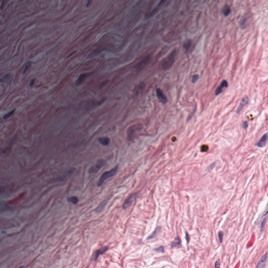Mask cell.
<instances>
[{
	"label": "cell",
	"mask_w": 268,
	"mask_h": 268,
	"mask_svg": "<svg viewBox=\"0 0 268 268\" xmlns=\"http://www.w3.org/2000/svg\"><path fill=\"white\" fill-rule=\"evenodd\" d=\"M267 253H266L264 256H263L261 260L259 261V262L257 265V267H264L265 266V263L267 261Z\"/></svg>",
	"instance_id": "obj_10"
},
{
	"label": "cell",
	"mask_w": 268,
	"mask_h": 268,
	"mask_svg": "<svg viewBox=\"0 0 268 268\" xmlns=\"http://www.w3.org/2000/svg\"><path fill=\"white\" fill-rule=\"evenodd\" d=\"M35 79H33L31 80L30 81V86H32L34 83H35Z\"/></svg>",
	"instance_id": "obj_30"
},
{
	"label": "cell",
	"mask_w": 268,
	"mask_h": 268,
	"mask_svg": "<svg viewBox=\"0 0 268 268\" xmlns=\"http://www.w3.org/2000/svg\"><path fill=\"white\" fill-rule=\"evenodd\" d=\"M222 12L223 14H224L225 16H227L229 14H230V13L231 12V8H230V7H229V6L226 5L224 6V7L223 8V9L222 10Z\"/></svg>",
	"instance_id": "obj_14"
},
{
	"label": "cell",
	"mask_w": 268,
	"mask_h": 268,
	"mask_svg": "<svg viewBox=\"0 0 268 268\" xmlns=\"http://www.w3.org/2000/svg\"><path fill=\"white\" fill-rule=\"evenodd\" d=\"M99 142L102 145L108 146L110 143V140L108 137H101L99 139Z\"/></svg>",
	"instance_id": "obj_12"
},
{
	"label": "cell",
	"mask_w": 268,
	"mask_h": 268,
	"mask_svg": "<svg viewBox=\"0 0 268 268\" xmlns=\"http://www.w3.org/2000/svg\"><path fill=\"white\" fill-rule=\"evenodd\" d=\"M218 266H219V263L218 261H217V262L215 263V267H218Z\"/></svg>",
	"instance_id": "obj_31"
},
{
	"label": "cell",
	"mask_w": 268,
	"mask_h": 268,
	"mask_svg": "<svg viewBox=\"0 0 268 268\" xmlns=\"http://www.w3.org/2000/svg\"><path fill=\"white\" fill-rule=\"evenodd\" d=\"M118 168V165L117 164L115 165V166L111 170L105 172L104 173L102 174L99 178L98 182L97 183V186L99 187L102 186V185L103 184V183L104 182L105 180L108 179V178H110L113 177L117 172Z\"/></svg>",
	"instance_id": "obj_1"
},
{
	"label": "cell",
	"mask_w": 268,
	"mask_h": 268,
	"mask_svg": "<svg viewBox=\"0 0 268 268\" xmlns=\"http://www.w3.org/2000/svg\"><path fill=\"white\" fill-rule=\"evenodd\" d=\"M249 101V99H248V97L247 96H246V95H245V96H244L243 98H242L240 103L238 107V108L237 110V113H239L241 110L243 108V107L248 103V102Z\"/></svg>",
	"instance_id": "obj_8"
},
{
	"label": "cell",
	"mask_w": 268,
	"mask_h": 268,
	"mask_svg": "<svg viewBox=\"0 0 268 268\" xmlns=\"http://www.w3.org/2000/svg\"><path fill=\"white\" fill-rule=\"evenodd\" d=\"M186 240L187 241L188 243H189V240H190V237H189V236L188 233H186Z\"/></svg>",
	"instance_id": "obj_29"
},
{
	"label": "cell",
	"mask_w": 268,
	"mask_h": 268,
	"mask_svg": "<svg viewBox=\"0 0 268 268\" xmlns=\"http://www.w3.org/2000/svg\"><path fill=\"white\" fill-rule=\"evenodd\" d=\"M108 248L107 247H103L95 251V252L93 253V256H92V260L96 261L98 259V258L99 257V256L102 254H104L108 250Z\"/></svg>",
	"instance_id": "obj_5"
},
{
	"label": "cell",
	"mask_w": 268,
	"mask_h": 268,
	"mask_svg": "<svg viewBox=\"0 0 268 268\" xmlns=\"http://www.w3.org/2000/svg\"><path fill=\"white\" fill-rule=\"evenodd\" d=\"M156 94H157V98H158L159 100L161 102V103L163 104L167 103V97L165 96L164 93H163L162 91L161 90L160 88H158L156 89Z\"/></svg>",
	"instance_id": "obj_6"
},
{
	"label": "cell",
	"mask_w": 268,
	"mask_h": 268,
	"mask_svg": "<svg viewBox=\"0 0 268 268\" xmlns=\"http://www.w3.org/2000/svg\"><path fill=\"white\" fill-rule=\"evenodd\" d=\"M92 2H93V0H87V3H86V8H88V7H89V6H90L91 4L92 3Z\"/></svg>",
	"instance_id": "obj_26"
},
{
	"label": "cell",
	"mask_w": 268,
	"mask_h": 268,
	"mask_svg": "<svg viewBox=\"0 0 268 268\" xmlns=\"http://www.w3.org/2000/svg\"><path fill=\"white\" fill-rule=\"evenodd\" d=\"M247 18L245 17L244 16H242L241 20H240V26L243 28L245 27V26H246V23H247Z\"/></svg>",
	"instance_id": "obj_17"
},
{
	"label": "cell",
	"mask_w": 268,
	"mask_h": 268,
	"mask_svg": "<svg viewBox=\"0 0 268 268\" xmlns=\"http://www.w3.org/2000/svg\"><path fill=\"white\" fill-rule=\"evenodd\" d=\"M218 238L220 241V242H222V238H223V233L222 232H219L218 233Z\"/></svg>",
	"instance_id": "obj_25"
},
{
	"label": "cell",
	"mask_w": 268,
	"mask_h": 268,
	"mask_svg": "<svg viewBox=\"0 0 268 268\" xmlns=\"http://www.w3.org/2000/svg\"><path fill=\"white\" fill-rule=\"evenodd\" d=\"M266 218L264 219V220L263 221V222H262V224H261V231H262V230H263V227H264V224H265V221H266Z\"/></svg>",
	"instance_id": "obj_28"
},
{
	"label": "cell",
	"mask_w": 268,
	"mask_h": 268,
	"mask_svg": "<svg viewBox=\"0 0 268 268\" xmlns=\"http://www.w3.org/2000/svg\"><path fill=\"white\" fill-rule=\"evenodd\" d=\"M10 78H11V74H6L1 79V81L2 82H5L6 81H8L10 79Z\"/></svg>",
	"instance_id": "obj_19"
},
{
	"label": "cell",
	"mask_w": 268,
	"mask_h": 268,
	"mask_svg": "<svg viewBox=\"0 0 268 268\" xmlns=\"http://www.w3.org/2000/svg\"><path fill=\"white\" fill-rule=\"evenodd\" d=\"M191 40H188L186 42V43H185L183 44V47H184V48L185 49L187 50L190 48V47L191 46Z\"/></svg>",
	"instance_id": "obj_20"
},
{
	"label": "cell",
	"mask_w": 268,
	"mask_h": 268,
	"mask_svg": "<svg viewBox=\"0 0 268 268\" xmlns=\"http://www.w3.org/2000/svg\"><path fill=\"white\" fill-rule=\"evenodd\" d=\"M136 193H133L129 195L127 198L125 200L123 204V208L124 209H126L131 205L133 202L135 200L136 197Z\"/></svg>",
	"instance_id": "obj_4"
},
{
	"label": "cell",
	"mask_w": 268,
	"mask_h": 268,
	"mask_svg": "<svg viewBox=\"0 0 268 268\" xmlns=\"http://www.w3.org/2000/svg\"><path fill=\"white\" fill-rule=\"evenodd\" d=\"M181 246V240L179 238L177 237L175 238V239L173 241H172V244H171V247L172 248L180 247Z\"/></svg>",
	"instance_id": "obj_13"
},
{
	"label": "cell",
	"mask_w": 268,
	"mask_h": 268,
	"mask_svg": "<svg viewBox=\"0 0 268 268\" xmlns=\"http://www.w3.org/2000/svg\"><path fill=\"white\" fill-rule=\"evenodd\" d=\"M199 78V75L198 74H195L192 76V83H195Z\"/></svg>",
	"instance_id": "obj_22"
},
{
	"label": "cell",
	"mask_w": 268,
	"mask_h": 268,
	"mask_svg": "<svg viewBox=\"0 0 268 268\" xmlns=\"http://www.w3.org/2000/svg\"><path fill=\"white\" fill-rule=\"evenodd\" d=\"M157 252H164V248L162 246L161 247H159V248H157V249H155Z\"/></svg>",
	"instance_id": "obj_23"
},
{
	"label": "cell",
	"mask_w": 268,
	"mask_h": 268,
	"mask_svg": "<svg viewBox=\"0 0 268 268\" xmlns=\"http://www.w3.org/2000/svg\"><path fill=\"white\" fill-rule=\"evenodd\" d=\"M14 112H15V110H12V111H11V112H9L8 113H7V114L5 115L4 116V117H3V118H4V119H7L8 118H10V117L13 114V113H14Z\"/></svg>",
	"instance_id": "obj_18"
},
{
	"label": "cell",
	"mask_w": 268,
	"mask_h": 268,
	"mask_svg": "<svg viewBox=\"0 0 268 268\" xmlns=\"http://www.w3.org/2000/svg\"><path fill=\"white\" fill-rule=\"evenodd\" d=\"M228 86V82L226 80H222L220 83V85L216 88L215 91V95H218L222 92L223 89L227 87Z\"/></svg>",
	"instance_id": "obj_7"
},
{
	"label": "cell",
	"mask_w": 268,
	"mask_h": 268,
	"mask_svg": "<svg viewBox=\"0 0 268 268\" xmlns=\"http://www.w3.org/2000/svg\"><path fill=\"white\" fill-rule=\"evenodd\" d=\"M107 203V201H104L103 202H102L100 204V206H99L96 209H95V211H96V212L99 213H100L101 212H102V210L103 209V208L105 206Z\"/></svg>",
	"instance_id": "obj_15"
},
{
	"label": "cell",
	"mask_w": 268,
	"mask_h": 268,
	"mask_svg": "<svg viewBox=\"0 0 268 268\" xmlns=\"http://www.w3.org/2000/svg\"><path fill=\"white\" fill-rule=\"evenodd\" d=\"M67 201L68 202H70V203H72L74 204H77L79 201V199L76 196H72V197H68V198L67 199Z\"/></svg>",
	"instance_id": "obj_16"
},
{
	"label": "cell",
	"mask_w": 268,
	"mask_h": 268,
	"mask_svg": "<svg viewBox=\"0 0 268 268\" xmlns=\"http://www.w3.org/2000/svg\"><path fill=\"white\" fill-rule=\"evenodd\" d=\"M267 139V133H265L264 135H263L262 137H261V138L259 140V142H258L257 145V146L261 148L263 147L266 144Z\"/></svg>",
	"instance_id": "obj_9"
},
{
	"label": "cell",
	"mask_w": 268,
	"mask_h": 268,
	"mask_svg": "<svg viewBox=\"0 0 268 268\" xmlns=\"http://www.w3.org/2000/svg\"><path fill=\"white\" fill-rule=\"evenodd\" d=\"M208 150V146L206 145H204L202 146L201 148V151L202 152H206Z\"/></svg>",
	"instance_id": "obj_21"
},
{
	"label": "cell",
	"mask_w": 268,
	"mask_h": 268,
	"mask_svg": "<svg viewBox=\"0 0 268 268\" xmlns=\"http://www.w3.org/2000/svg\"><path fill=\"white\" fill-rule=\"evenodd\" d=\"M87 75H88V74H87V73H83V74H81L79 76V77L78 79V80H76V85H79L81 84L83 82V81L85 80V79H86V78L87 77Z\"/></svg>",
	"instance_id": "obj_11"
},
{
	"label": "cell",
	"mask_w": 268,
	"mask_h": 268,
	"mask_svg": "<svg viewBox=\"0 0 268 268\" xmlns=\"http://www.w3.org/2000/svg\"><path fill=\"white\" fill-rule=\"evenodd\" d=\"M242 127H243L244 128H245V129L247 128L248 123H247V122H243V124H242Z\"/></svg>",
	"instance_id": "obj_27"
},
{
	"label": "cell",
	"mask_w": 268,
	"mask_h": 268,
	"mask_svg": "<svg viewBox=\"0 0 268 268\" xmlns=\"http://www.w3.org/2000/svg\"><path fill=\"white\" fill-rule=\"evenodd\" d=\"M176 55V50H173L165 59L162 64V68L164 70H168L171 68L174 62V59Z\"/></svg>",
	"instance_id": "obj_2"
},
{
	"label": "cell",
	"mask_w": 268,
	"mask_h": 268,
	"mask_svg": "<svg viewBox=\"0 0 268 268\" xmlns=\"http://www.w3.org/2000/svg\"><path fill=\"white\" fill-rule=\"evenodd\" d=\"M106 164V161L104 160H100L98 161L97 163L95 164L93 166H92L90 169L88 170V172L90 174L95 173L104 165Z\"/></svg>",
	"instance_id": "obj_3"
},
{
	"label": "cell",
	"mask_w": 268,
	"mask_h": 268,
	"mask_svg": "<svg viewBox=\"0 0 268 268\" xmlns=\"http://www.w3.org/2000/svg\"><path fill=\"white\" fill-rule=\"evenodd\" d=\"M30 65H31V62L29 61V62H28L27 63V64L26 65V67H25V68L24 71V73H25V72H26L27 71V70H28V69L29 68V67H30Z\"/></svg>",
	"instance_id": "obj_24"
}]
</instances>
